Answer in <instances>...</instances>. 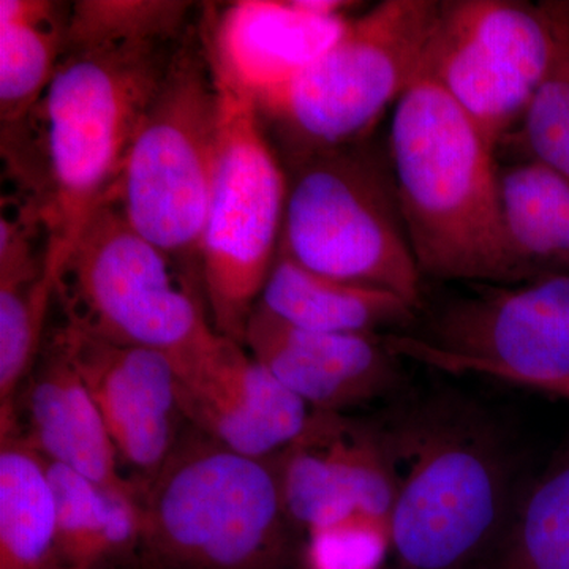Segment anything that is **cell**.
I'll return each instance as SVG.
<instances>
[{"instance_id":"15","label":"cell","mask_w":569,"mask_h":569,"mask_svg":"<svg viewBox=\"0 0 569 569\" xmlns=\"http://www.w3.org/2000/svg\"><path fill=\"white\" fill-rule=\"evenodd\" d=\"M244 347L288 391L313 411L343 408L387 396L399 381L400 358L380 335H340L299 328L258 302Z\"/></svg>"},{"instance_id":"21","label":"cell","mask_w":569,"mask_h":569,"mask_svg":"<svg viewBox=\"0 0 569 569\" xmlns=\"http://www.w3.org/2000/svg\"><path fill=\"white\" fill-rule=\"evenodd\" d=\"M47 467L58 515V561L78 567H107L108 561L140 548V490L97 485L51 460H47Z\"/></svg>"},{"instance_id":"29","label":"cell","mask_w":569,"mask_h":569,"mask_svg":"<svg viewBox=\"0 0 569 569\" xmlns=\"http://www.w3.org/2000/svg\"><path fill=\"white\" fill-rule=\"evenodd\" d=\"M556 3L557 13H559L561 24H563L565 33L569 41V2H553Z\"/></svg>"},{"instance_id":"14","label":"cell","mask_w":569,"mask_h":569,"mask_svg":"<svg viewBox=\"0 0 569 569\" xmlns=\"http://www.w3.org/2000/svg\"><path fill=\"white\" fill-rule=\"evenodd\" d=\"M102 415L119 460L149 477L179 443L178 385L170 358L118 346L67 323L54 332Z\"/></svg>"},{"instance_id":"4","label":"cell","mask_w":569,"mask_h":569,"mask_svg":"<svg viewBox=\"0 0 569 569\" xmlns=\"http://www.w3.org/2000/svg\"><path fill=\"white\" fill-rule=\"evenodd\" d=\"M203 433L179 440L141 493L149 569H284L290 519L276 467Z\"/></svg>"},{"instance_id":"19","label":"cell","mask_w":569,"mask_h":569,"mask_svg":"<svg viewBox=\"0 0 569 569\" xmlns=\"http://www.w3.org/2000/svg\"><path fill=\"white\" fill-rule=\"evenodd\" d=\"M260 305L299 328L340 335H380L418 312L392 291L318 274L280 250Z\"/></svg>"},{"instance_id":"2","label":"cell","mask_w":569,"mask_h":569,"mask_svg":"<svg viewBox=\"0 0 569 569\" xmlns=\"http://www.w3.org/2000/svg\"><path fill=\"white\" fill-rule=\"evenodd\" d=\"M171 52L164 47L63 52L33 119L40 190L29 206L43 228L54 280L89 217L118 186Z\"/></svg>"},{"instance_id":"23","label":"cell","mask_w":569,"mask_h":569,"mask_svg":"<svg viewBox=\"0 0 569 569\" xmlns=\"http://www.w3.org/2000/svg\"><path fill=\"white\" fill-rule=\"evenodd\" d=\"M479 569H569V448L516 498Z\"/></svg>"},{"instance_id":"20","label":"cell","mask_w":569,"mask_h":569,"mask_svg":"<svg viewBox=\"0 0 569 569\" xmlns=\"http://www.w3.org/2000/svg\"><path fill=\"white\" fill-rule=\"evenodd\" d=\"M501 219L522 282L569 274V181L519 160L498 168Z\"/></svg>"},{"instance_id":"9","label":"cell","mask_w":569,"mask_h":569,"mask_svg":"<svg viewBox=\"0 0 569 569\" xmlns=\"http://www.w3.org/2000/svg\"><path fill=\"white\" fill-rule=\"evenodd\" d=\"M67 323L170 359L217 332L203 299L176 282L171 258L127 220L114 192L89 217L56 279Z\"/></svg>"},{"instance_id":"17","label":"cell","mask_w":569,"mask_h":569,"mask_svg":"<svg viewBox=\"0 0 569 569\" xmlns=\"http://www.w3.org/2000/svg\"><path fill=\"white\" fill-rule=\"evenodd\" d=\"M24 388L21 406L26 432L13 429L18 436L44 459L97 485L134 488L119 471L121 460L91 392L54 337L47 351H41Z\"/></svg>"},{"instance_id":"12","label":"cell","mask_w":569,"mask_h":569,"mask_svg":"<svg viewBox=\"0 0 569 569\" xmlns=\"http://www.w3.org/2000/svg\"><path fill=\"white\" fill-rule=\"evenodd\" d=\"M244 348L213 332L189 353L170 359L179 410L204 437L268 460L305 432L312 415Z\"/></svg>"},{"instance_id":"7","label":"cell","mask_w":569,"mask_h":569,"mask_svg":"<svg viewBox=\"0 0 569 569\" xmlns=\"http://www.w3.org/2000/svg\"><path fill=\"white\" fill-rule=\"evenodd\" d=\"M220 141L222 97L192 33L171 52L112 190L134 230L171 260L198 257Z\"/></svg>"},{"instance_id":"5","label":"cell","mask_w":569,"mask_h":569,"mask_svg":"<svg viewBox=\"0 0 569 569\" xmlns=\"http://www.w3.org/2000/svg\"><path fill=\"white\" fill-rule=\"evenodd\" d=\"M280 252L318 274L383 288L422 306L391 167L369 141L287 164Z\"/></svg>"},{"instance_id":"27","label":"cell","mask_w":569,"mask_h":569,"mask_svg":"<svg viewBox=\"0 0 569 569\" xmlns=\"http://www.w3.org/2000/svg\"><path fill=\"white\" fill-rule=\"evenodd\" d=\"M392 550L389 519L355 515L309 531L310 569H380Z\"/></svg>"},{"instance_id":"31","label":"cell","mask_w":569,"mask_h":569,"mask_svg":"<svg viewBox=\"0 0 569 569\" xmlns=\"http://www.w3.org/2000/svg\"><path fill=\"white\" fill-rule=\"evenodd\" d=\"M391 569H402V568H399V567H397V565H395V567H392Z\"/></svg>"},{"instance_id":"22","label":"cell","mask_w":569,"mask_h":569,"mask_svg":"<svg viewBox=\"0 0 569 569\" xmlns=\"http://www.w3.org/2000/svg\"><path fill=\"white\" fill-rule=\"evenodd\" d=\"M0 569L58 561V515L47 460L13 429H0Z\"/></svg>"},{"instance_id":"26","label":"cell","mask_w":569,"mask_h":569,"mask_svg":"<svg viewBox=\"0 0 569 569\" xmlns=\"http://www.w3.org/2000/svg\"><path fill=\"white\" fill-rule=\"evenodd\" d=\"M560 26L563 51L559 62L539 86L518 126L500 142L497 153L503 149L515 157V162L542 164L569 181V41L561 21Z\"/></svg>"},{"instance_id":"30","label":"cell","mask_w":569,"mask_h":569,"mask_svg":"<svg viewBox=\"0 0 569 569\" xmlns=\"http://www.w3.org/2000/svg\"><path fill=\"white\" fill-rule=\"evenodd\" d=\"M44 569H114L107 567H78V565L62 563V561H54L50 567Z\"/></svg>"},{"instance_id":"28","label":"cell","mask_w":569,"mask_h":569,"mask_svg":"<svg viewBox=\"0 0 569 569\" xmlns=\"http://www.w3.org/2000/svg\"><path fill=\"white\" fill-rule=\"evenodd\" d=\"M526 388L531 389V391L542 392V395L559 397V399L569 402V377L537 381V383L527 385Z\"/></svg>"},{"instance_id":"8","label":"cell","mask_w":569,"mask_h":569,"mask_svg":"<svg viewBox=\"0 0 569 569\" xmlns=\"http://www.w3.org/2000/svg\"><path fill=\"white\" fill-rule=\"evenodd\" d=\"M217 84L222 141L198 260L212 328L244 346L279 253L288 174L252 100Z\"/></svg>"},{"instance_id":"16","label":"cell","mask_w":569,"mask_h":569,"mask_svg":"<svg viewBox=\"0 0 569 569\" xmlns=\"http://www.w3.org/2000/svg\"><path fill=\"white\" fill-rule=\"evenodd\" d=\"M347 17H320L298 0H242L201 32L217 81L254 104L305 73L346 31Z\"/></svg>"},{"instance_id":"1","label":"cell","mask_w":569,"mask_h":569,"mask_svg":"<svg viewBox=\"0 0 569 569\" xmlns=\"http://www.w3.org/2000/svg\"><path fill=\"white\" fill-rule=\"evenodd\" d=\"M388 152L422 277L522 282L501 219L497 151L429 78L395 104Z\"/></svg>"},{"instance_id":"3","label":"cell","mask_w":569,"mask_h":569,"mask_svg":"<svg viewBox=\"0 0 569 569\" xmlns=\"http://www.w3.org/2000/svg\"><path fill=\"white\" fill-rule=\"evenodd\" d=\"M383 437L396 477L389 526L397 567L481 568L518 498L500 441L437 413Z\"/></svg>"},{"instance_id":"11","label":"cell","mask_w":569,"mask_h":569,"mask_svg":"<svg viewBox=\"0 0 569 569\" xmlns=\"http://www.w3.org/2000/svg\"><path fill=\"white\" fill-rule=\"evenodd\" d=\"M399 358L526 388L569 377V274L452 302L427 336H385Z\"/></svg>"},{"instance_id":"18","label":"cell","mask_w":569,"mask_h":569,"mask_svg":"<svg viewBox=\"0 0 569 569\" xmlns=\"http://www.w3.org/2000/svg\"><path fill=\"white\" fill-rule=\"evenodd\" d=\"M67 11L48 0H0L2 156L26 189L36 179L33 119L58 70Z\"/></svg>"},{"instance_id":"6","label":"cell","mask_w":569,"mask_h":569,"mask_svg":"<svg viewBox=\"0 0 569 569\" xmlns=\"http://www.w3.org/2000/svg\"><path fill=\"white\" fill-rule=\"evenodd\" d=\"M438 0H385L290 86L254 104L287 164L366 141L385 111L421 77Z\"/></svg>"},{"instance_id":"25","label":"cell","mask_w":569,"mask_h":569,"mask_svg":"<svg viewBox=\"0 0 569 569\" xmlns=\"http://www.w3.org/2000/svg\"><path fill=\"white\" fill-rule=\"evenodd\" d=\"M189 11L176 0H80L67 10L63 52L164 47L182 39Z\"/></svg>"},{"instance_id":"13","label":"cell","mask_w":569,"mask_h":569,"mask_svg":"<svg viewBox=\"0 0 569 569\" xmlns=\"http://www.w3.org/2000/svg\"><path fill=\"white\" fill-rule=\"evenodd\" d=\"M274 467L288 519L307 533L355 515L391 516L396 477L383 433L339 413L313 411Z\"/></svg>"},{"instance_id":"10","label":"cell","mask_w":569,"mask_h":569,"mask_svg":"<svg viewBox=\"0 0 569 569\" xmlns=\"http://www.w3.org/2000/svg\"><path fill=\"white\" fill-rule=\"evenodd\" d=\"M561 51L552 2L440 0L421 77L443 89L497 151Z\"/></svg>"},{"instance_id":"24","label":"cell","mask_w":569,"mask_h":569,"mask_svg":"<svg viewBox=\"0 0 569 569\" xmlns=\"http://www.w3.org/2000/svg\"><path fill=\"white\" fill-rule=\"evenodd\" d=\"M54 295L43 260L0 264V422L13 418L20 388L39 361Z\"/></svg>"}]
</instances>
